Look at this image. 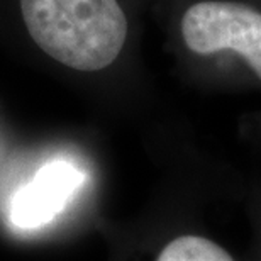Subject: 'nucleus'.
I'll return each mask as SVG.
<instances>
[{"mask_svg": "<svg viewBox=\"0 0 261 261\" xmlns=\"http://www.w3.org/2000/svg\"><path fill=\"white\" fill-rule=\"evenodd\" d=\"M34 43L73 70L112 65L127 38V19L117 0H20Z\"/></svg>", "mask_w": 261, "mask_h": 261, "instance_id": "1", "label": "nucleus"}, {"mask_svg": "<svg viewBox=\"0 0 261 261\" xmlns=\"http://www.w3.org/2000/svg\"><path fill=\"white\" fill-rule=\"evenodd\" d=\"M82 184L83 173L76 165L65 160L48 161L14 192L9 205L10 222L25 231L46 226L68 207Z\"/></svg>", "mask_w": 261, "mask_h": 261, "instance_id": "3", "label": "nucleus"}, {"mask_svg": "<svg viewBox=\"0 0 261 261\" xmlns=\"http://www.w3.org/2000/svg\"><path fill=\"white\" fill-rule=\"evenodd\" d=\"M181 38L192 53H238L261 80V12L232 0H202L181 17Z\"/></svg>", "mask_w": 261, "mask_h": 261, "instance_id": "2", "label": "nucleus"}, {"mask_svg": "<svg viewBox=\"0 0 261 261\" xmlns=\"http://www.w3.org/2000/svg\"><path fill=\"white\" fill-rule=\"evenodd\" d=\"M156 261H232V258L211 239L180 236L161 249Z\"/></svg>", "mask_w": 261, "mask_h": 261, "instance_id": "4", "label": "nucleus"}]
</instances>
